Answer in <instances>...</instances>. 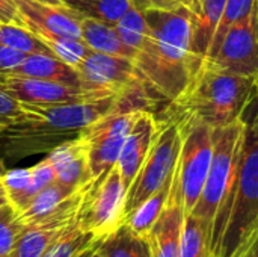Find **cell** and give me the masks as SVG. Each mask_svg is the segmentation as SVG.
<instances>
[{
	"instance_id": "obj_1",
	"label": "cell",
	"mask_w": 258,
	"mask_h": 257,
	"mask_svg": "<svg viewBox=\"0 0 258 257\" xmlns=\"http://www.w3.org/2000/svg\"><path fill=\"white\" fill-rule=\"evenodd\" d=\"M148 33L135 58L142 86L174 103L189 86L198 65L192 55L194 27L184 6L144 11Z\"/></svg>"
},
{
	"instance_id": "obj_2",
	"label": "cell",
	"mask_w": 258,
	"mask_h": 257,
	"mask_svg": "<svg viewBox=\"0 0 258 257\" xmlns=\"http://www.w3.org/2000/svg\"><path fill=\"white\" fill-rule=\"evenodd\" d=\"M119 94L67 105H24L20 115L0 130V159L20 162L50 153L62 142L79 136L88 126L112 112Z\"/></svg>"
},
{
	"instance_id": "obj_3",
	"label": "cell",
	"mask_w": 258,
	"mask_h": 257,
	"mask_svg": "<svg viewBox=\"0 0 258 257\" xmlns=\"http://www.w3.org/2000/svg\"><path fill=\"white\" fill-rule=\"evenodd\" d=\"M254 92V77L231 73L203 59L189 86L172 105L178 109L177 117H192L218 129L242 120Z\"/></svg>"
},
{
	"instance_id": "obj_4",
	"label": "cell",
	"mask_w": 258,
	"mask_h": 257,
	"mask_svg": "<svg viewBox=\"0 0 258 257\" xmlns=\"http://www.w3.org/2000/svg\"><path fill=\"white\" fill-rule=\"evenodd\" d=\"M246 120L213 129V155L201 195L190 212L210 232L212 256L222 235L239 176Z\"/></svg>"
},
{
	"instance_id": "obj_5",
	"label": "cell",
	"mask_w": 258,
	"mask_h": 257,
	"mask_svg": "<svg viewBox=\"0 0 258 257\" xmlns=\"http://www.w3.org/2000/svg\"><path fill=\"white\" fill-rule=\"evenodd\" d=\"M258 242V141L246 126L231 208L213 257H248Z\"/></svg>"
},
{
	"instance_id": "obj_6",
	"label": "cell",
	"mask_w": 258,
	"mask_h": 257,
	"mask_svg": "<svg viewBox=\"0 0 258 257\" xmlns=\"http://www.w3.org/2000/svg\"><path fill=\"white\" fill-rule=\"evenodd\" d=\"M175 118L180 123L181 147L172 174V185L181 198L184 214L189 215L209 174L213 155V129L192 117Z\"/></svg>"
},
{
	"instance_id": "obj_7",
	"label": "cell",
	"mask_w": 258,
	"mask_h": 257,
	"mask_svg": "<svg viewBox=\"0 0 258 257\" xmlns=\"http://www.w3.org/2000/svg\"><path fill=\"white\" fill-rule=\"evenodd\" d=\"M142 111L145 109H141L130 97L121 92L112 112L82 132L88 144V162L92 180L106 177L116 165L124 141Z\"/></svg>"
},
{
	"instance_id": "obj_8",
	"label": "cell",
	"mask_w": 258,
	"mask_h": 257,
	"mask_svg": "<svg viewBox=\"0 0 258 257\" xmlns=\"http://www.w3.org/2000/svg\"><path fill=\"white\" fill-rule=\"evenodd\" d=\"M181 147V130L177 118L160 124L151 150L127 189L124 218L151 197L172 176Z\"/></svg>"
},
{
	"instance_id": "obj_9",
	"label": "cell",
	"mask_w": 258,
	"mask_h": 257,
	"mask_svg": "<svg viewBox=\"0 0 258 257\" xmlns=\"http://www.w3.org/2000/svg\"><path fill=\"white\" fill-rule=\"evenodd\" d=\"M127 188L122 183L116 165L100 180H91L83 192L76 223L83 232L98 239L116 229L124 221V203Z\"/></svg>"
},
{
	"instance_id": "obj_10",
	"label": "cell",
	"mask_w": 258,
	"mask_h": 257,
	"mask_svg": "<svg viewBox=\"0 0 258 257\" xmlns=\"http://www.w3.org/2000/svg\"><path fill=\"white\" fill-rule=\"evenodd\" d=\"M85 188L76 191L45 218L26 224L23 233L5 257H42L74 224Z\"/></svg>"
},
{
	"instance_id": "obj_11",
	"label": "cell",
	"mask_w": 258,
	"mask_h": 257,
	"mask_svg": "<svg viewBox=\"0 0 258 257\" xmlns=\"http://www.w3.org/2000/svg\"><path fill=\"white\" fill-rule=\"evenodd\" d=\"M221 68L246 77L258 76L257 2L252 11L234 23L213 56L206 58Z\"/></svg>"
},
{
	"instance_id": "obj_12",
	"label": "cell",
	"mask_w": 258,
	"mask_h": 257,
	"mask_svg": "<svg viewBox=\"0 0 258 257\" xmlns=\"http://www.w3.org/2000/svg\"><path fill=\"white\" fill-rule=\"evenodd\" d=\"M0 85L20 103L24 105H67V103H80L104 98L119 92L110 91H95L86 89L83 86H73L60 82L33 79L24 76H0Z\"/></svg>"
},
{
	"instance_id": "obj_13",
	"label": "cell",
	"mask_w": 258,
	"mask_h": 257,
	"mask_svg": "<svg viewBox=\"0 0 258 257\" xmlns=\"http://www.w3.org/2000/svg\"><path fill=\"white\" fill-rule=\"evenodd\" d=\"M76 71L86 89L122 92L135 83H141L136 77L135 59L94 50L88 53Z\"/></svg>"
},
{
	"instance_id": "obj_14",
	"label": "cell",
	"mask_w": 258,
	"mask_h": 257,
	"mask_svg": "<svg viewBox=\"0 0 258 257\" xmlns=\"http://www.w3.org/2000/svg\"><path fill=\"white\" fill-rule=\"evenodd\" d=\"M20 15V26L36 36L82 38V17L65 5H50L38 0H14Z\"/></svg>"
},
{
	"instance_id": "obj_15",
	"label": "cell",
	"mask_w": 258,
	"mask_h": 257,
	"mask_svg": "<svg viewBox=\"0 0 258 257\" xmlns=\"http://www.w3.org/2000/svg\"><path fill=\"white\" fill-rule=\"evenodd\" d=\"M159 127L160 124L151 114V111H142L138 115L132 130L128 132L116 162V168L127 189L139 173L144 161L147 159L151 145L157 136Z\"/></svg>"
},
{
	"instance_id": "obj_16",
	"label": "cell",
	"mask_w": 258,
	"mask_h": 257,
	"mask_svg": "<svg viewBox=\"0 0 258 257\" xmlns=\"http://www.w3.org/2000/svg\"><path fill=\"white\" fill-rule=\"evenodd\" d=\"M184 217L181 198L171 183L169 198L147 235L151 257H178Z\"/></svg>"
},
{
	"instance_id": "obj_17",
	"label": "cell",
	"mask_w": 258,
	"mask_h": 257,
	"mask_svg": "<svg viewBox=\"0 0 258 257\" xmlns=\"http://www.w3.org/2000/svg\"><path fill=\"white\" fill-rule=\"evenodd\" d=\"M47 159L54 168L56 182L79 189L86 186L91 179L88 162V144L82 133L53 148Z\"/></svg>"
},
{
	"instance_id": "obj_18",
	"label": "cell",
	"mask_w": 258,
	"mask_h": 257,
	"mask_svg": "<svg viewBox=\"0 0 258 257\" xmlns=\"http://www.w3.org/2000/svg\"><path fill=\"white\" fill-rule=\"evenodd\" d=\"M227 0H184L183 6L189 11L194 27L192 55L200 67L207 56L212 38L221 21Z\"/></svg>"
},
{
	"instance_id": "obj_19",
	"label": "cell",
	"mask_w": 258,
	"mask_h": 257,
	"mask_svg": "<svg viewBox=\"0 0 258 257\" xmlns=\"http://www.w3.org/2000/svg\"><path fill=\"white\" fill-rule=\"evenodd\" d=\"M9 74L53 80L73 86H82L79 73L73 67L57 59L54 55H42V53L26 55L24 61L18 67H15Z\"/></svg>"
},
{
	"instance_id": "obj_20",
	"label": "cell",
	"mask_w": 258,
	"mask_h": 257,
	"mask_svg": "<svg viewBox=\"0 0 258 257\" xmlns=\"http://www.w3.org/2000/svg\"><path fill=\"white\" fill-rule=\"evenodd\" d=\"M103 257H151L147 236L132 230L125 221L97 241Z\"/></svg>"
},
{
	"instance_id": "obj_21",
	"label": "cell",
	"mask_w": 258,
	"mask_h": 257,
	"mask_svg": "<svg viewBox=\"0 0 258 257\" xmlns=\"http://www.w3.org/2000/svg\"><path fill=\"white\" fill-rule=\"evenodd\" d=\"M80 29H82V39L88 44L91 50L106 55L124 56L130 59L136 58V52L128 48L121 41L113 26L92 18H82Z\"/></svg>"
},
{
	"instance_id": "obj_22",
	"label": "cell",
	"mask_w": 258,
	"mask_h": 257,
	"mask_svg": "<svg viewBox=\"0 0 258 257\" xmlns=\"http://www.w3.org/2000/svg\"><path fill=\"white\" fill-rule=\"evenodd\" d=\"M79 189L65 186V185L54 180L51 185H48L42 191H39L30 200V203L23 211L18 212L21 221L24 224H30V223H35V221L45 218L47 215H50L53 211H56L68 197H71Z\"/></svg>"
},
{
	"instance_id": "obj_23",
	"label": "cell",
	"mask_w": 258,
	"mask_h": 257,
	"mask_svg": "<svg viewBox=\"0 0 258 257\" xmlns=\"http://www.w3.org/2000/svg\"><path fill=\"white\" fill-rule=\"evenodd\" d=\"M171 183H172V176L160 186V189H157L151 197H148L141 206H138L132 214H128L124 218V221L128 224V227L132 230H135L136 233H139L142 236L148 235V232L151 230V227L160 217V214L169 198Z\"/></svg>"
},
{
	"instance_id": "obj_24",
	"label": "cell",
	"mask_w": 258,
	"mask_h": 257,
	"mask_svg": "<svg viewBox=\"0 0 258 257\" xmlns=\"http://www.w3.org/2000/svg\"><path fill=\"white\" fill-rule=\"evenodd\" d=\"M67 8L82 18H92L115 26L133 8L130 0H63Z\"/></svg>"
},
{
	"instance_id": "obj_25",
	"label": "cell",
	"mask_w": 258,
	"mask_h": 257,
	"mask_svg": "<svg viewBox=\"0 0 258 257\" xmlns=\"http://www.w3.org/2000/svg\"><path fill=\"white\" fill-rule=\"evenodd\" d=\"M178 257H213L210 250V232L192 214L184 217Z\"/></svg>"
},
{
	"instance_id": "obj_26",
	"label": "cell",
	"mask_w": 258,
	"mask_h": 257,
	"mask_svg": "<svg viewBox=\"0 0 258 257\" xmlns=\"http://www.w3.org/2000/svg\"><path fill=\"white\" fill-rule=\"evenodd\" d=\"M0 44L9 47L12 50L21 52L24 55L42 53V55H53L51 50L29 29L12 24V23H2L0 21Z\"/></svg>"
},
{
	"instance_id": "obj_27",
	"label": "cell",
	"mask_w": 258,
	"mask_h": 257,
	"mask_svg": "<svg viewBox=\"0 0 258 257\" xmlns=\"http://www.w3.org/2000/svg\"><path fill=\"white\" fill-rule=\"evenodd\" d=\"M98 238L89 232H83L79 229L77 223L60 236L42 257H80L85 251H88Z\"/></svg>"
},
{
	"instance_id": "obj_28",
	"label": "cell",
	"mask_w": 258,
	"mask_h": 257,
	"mask_svg": "<svg viewBox=\"0 0 258 257\" xmlns=\"http://www.w3.org/2000/svg\"><path fill=\"white\" fill-rule=\"evenodd\" d=\"M121 38V41L132 50L139 52L142 47L145 36L148 33L147 20L144 15V11H139L136 8H132L124 14V17L113 26Z\"/></svg>"
},
{
	"instance_id": "obj_29",
	"label": "cell",
	"mask_w": 258,
	"mask_h": 257,
	"mask_svg": "<svg viewBox=\"0 0 258 257\" xmlns=\"http://www.w3.org/2000/svg\"><path fill=\"white\" fill-rule=\"evenodd\" d=\"M38 38L51 50V53L57 59L73 67L74 70L91 52V48L82 38L80 39L62 38V36H38Z\"/></svg>"
},
{
	"instance_id": "obj_30",
	"label": "cell",
	"mask_w": 258,
	"mask_h": 257,
	"mask_svg": "<svg viewBox=\"0 0 258 257\" xmlns=\"http://www.w3.org/2000/svg\"><path fill=\"white\" fill-rule=\"evenodd\" d=\"M255 2L257 0H227L225 9L222 12V17H221V21H219V24L216 27V32H215V35L212 38V42H210V47H209V52H207V56L206 58H210V56L215 55V52L221 45V42H222L227 30L234 23H237L245 15H248L252 11Z\"/></svg>"
},
{
	"instance_id": "obj_31",
	"label": "cell",
	"mask_w": 258,
	"mask_h": 257,
	"mask_svg": "<svg viewBox=\"0 0 258 257\" xmlns=\"http://www.w3.org/2000/svg\"><path fill=\"white\" fill-rule=\"evenodd\" d=\"M24 227L26 224L21 221L18 211L11 203L0 206V257L11 251Z\"/></svg>"
},
{
	"instance_id": "obj_32",
	"label": "cell",
	"mask_w": 258,
	"mask_h": 257,
	"mask_svg": "<svg viewBox=\"0 0 258 257\" xmlns=\"http://www.w3.org/2000/svg\"><path fill=\"white\" fill-rule=\"evenodd\" d=\"M54 180H56L54 168L50 164V161L45 158L30 168V183H29L27 189L23 192V195L18 198V201L14 204V208L18 212L23 211L39 191H42L45 186L51 185Z\"/></svg>"
},
{
	"instance_id": "obj_33",
	"label": "cell",
	"mask_w": 258,
	"mask_h": 257,
	"mask_svg": "<svg viewBox=\"0 0 258 257\" xmlns=\"http://www.w3.org/2000/svg\"><path fill=\"white\" fill-rule=\"evenodd\" d=\"M2 182L8 194V200L14 206L30 183V168L8 170L6 174L2 177Z\"/></svg>"
},
{
	"instance_id": "obj_34",
	"label": "cell",
	"mask_w": 258,
	"mask_h": 257,
	"mask_svg": "<svg viewBox=\"0 0 258 257\" xmlns=\"http://www.w3.org/2000/svg\"><path fill=\"white\" fill-rule=\"evenodd\" d=\"M23 106L0 85V130L20 115Z\"/></svg>"
},
{
	"instance_id": "obj_35",
	"label": "cell",
	"mask_w": 258,
	"mask_h": 257,
	"mask_svg": "<svg viewBox=\"0 0 258 257\" xmlns=\"http://www.w3.org/2000/svg\"><path fill=\"white\" fill-rule=\"evenodd\" d=\"M26 55L0 44V76L9 74L15 67L24 61Z\"/></svg>"
},
{
	"instance_id": "obj_36",
	"label": "cell",
	"mask_w": 258,
	"mask_h": 257,
	"mask_svg": "<svg viewBox=\"0 0 258 257\" xmlns=\"http://www.w3.org/2000/svg\"><path fill=\"white\" fill-rule=\"evenodd\" d=\"M184 0H130L133 8L139 11H148V9H175L178 6H183Z\"/></svg>"
},
{
	"instance_id": "obj_37",
	"label": "cell",
	"mask_w": 258,
	"mask_h": 257,
	"mask_svg": "<svg viewBox=\"0 0 258 257\" xmlns=\"http://www.w3.org/2000/svg\"><path fill=\"white\" fill-rule=\"evenodd\" d=\"M0 21L20 26V15L14 0H0Z\"/></svg>"
},
{
	"instance_id": "obj_38",
	"label": "cell",
	"mask_w": 258,
	"mask_h": 257,
	"mask_svg": "<svg viewBox=\"0 0 258 257\" xmlns=\"http://www.w3.org/2000/svg\"><path fill=\"white\" fill-rule=\"evenodd\" d=\"M254 98L257 100V103H258V76H257V79H255V92H254ZM248 126H249L251 132L254 133V136L257 138V141H258V108H257L255 115H254V120H252L251 123H248Z\"/></svg>"
},
{
	"instance_id": "obj_39",
	"label": "cell",
	"mask_w": 258,
	"mask_h": 257,
	"mask_svg": "<svg viewBox=\"0 0 258 257\" xmlns=\"http://www.w3.org/2000/svg\"><path fill=\"white\" fill-rule=\"evenodd\" d=\"M80 257H103L101 254H100V251H98V248H97V242L88 250V251H85L83 254Z\"/></svg>"
},
{
	"instance_id": "obj_40",
	"label": "cell",
	"mask_w": 258,
	"mask_h": 257,
	"mask_svg": "<svg viewBox=\"0 0 258 257\" xmlns=\"http://www.w3.org/2000/svg\"><path fill=\"white\" fill-rule=\"evenodd\" d=\"M5 203H9V200H8V194H6L5 185H3V182L0 179V206L5 204Z\"/></svg>"
},
{
	"instance_id": "obj_41",
	"label": "cell",
	"mask_w": 258,
	"mask_h": 257,
	"mask_svg": "<svg viewBox=\"0 0 258 257\" xmlns=\"http://www.w3.org/2000/svg\"><path fill=\"white\" fill-rule=\"evenodd\" d=\"M6 171H8V168H6V164L0 159V179L6 174Z\"/></svg>"
},
{
	"instance_id": "obj_42",
	"label": "cell",
	"mask_w": 258,
	"mask_h": 257,
	"mask_svg": "<svg viewBox=\"0 0 258 257\" xmlns=\"http://www.w3.org/2000/svg\"><path fill=\"white\" fill-rule=\"evenodd\" d=\"M38 2H42V3H50V5H62L63 0H38Z\"/></svg>"
},
{
	"instance_id": "obj_43",
	"label": "cell",
	"mask_w": 258,
	"mask_h": 257,
	"mask_svg": "<svg viewBox=\"0 0 258 257\" xmlns=\"http://www.w3.org/2000/svg\"><path fill=\"white\" fill-rule=\"evenodd\" d=\"M248 257H258V242H257V245L254 247V250H252V251L249 253V256H248Z\"/></svg>"
},
{
	"instance_id": "obj_44",
	"label": "cell",
	"mask_w": 258,
	"mask_h": 257,
	"mask_svg": "<svg viewBox=\"0 0 258 257\" xmlns=\"http://www.w3.org/2000/svg\"><path fill=\"white\" fill-rule=\"evenodd\" d=\"M257 20H258V0H257Z\"/></svg>"
}]
</instances>
